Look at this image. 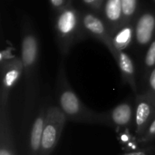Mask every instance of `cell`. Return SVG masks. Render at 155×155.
<instances>
[{
  "mask_svg": "<svg viewBox=\"0 0 155 155\" xmlns=\"http://www.w3.org/2000/svg\"><path fill=\"white\" fill-rule=\"evenodd\" d=\"M56 99L58 107L68 121L81 124H99V113L87 107L70 86L65 71L61 65L56 80Z\"/></svg>",
  "mask_w": 155,
  "mask_h": 155,
  "instance_id": "6da1fadb",
  "label": "cell"
},
{
  "mask_svg": "<svg viewBox=\"0 0 155 155\" xmlns=\"http://www.w3.org/2000/svg\"><path fill=\"white\" fill-rule=\"evenodd\" d=\"M21 50V60L25 77V107L26 113H31L36 95L35 81V73L38 56V43L36 38L32 35H25L22 41Z\"/></svg>",
  "mask_w": 155,
  "mask_h": 155,
  "instance_id": "7a4b0ae2",
  "label": "cell"
},
{
  "mask_svg": "<svg viewBox=\"0 0 155 155\" xmlns=\"http://www.w3.org/2000/svg\"><path fill=\"white\" fill-rule=\"evenodd\" d=\"M67 119L57 105H49L43 132L40 155H51L56 148Z\"/></svg>",
  "mask_w": 155,
  "mask_h": 155,
  "instance_id": "3957f363",
  "label": "cell"
},
{
  "mask_svg": "<svg viewBox=\"0 0 155 155\" xmlns=\"http://www.w3.org/2000/svg\"><path fill=\"white\" fill-rule=\"evenodd\" d=\"M134 124V104L130 101L123 102L113 109L99 113V124L114 129L117 134L128 131Z\"/></svg>",
  "mask_w": 155,
  "mask_h": 155,
  "instance_id": "277c9868",
  "label": "cell"
},
{
  "mask_svg": "<svg viewBox=\"0 0 155 155\" xmlns=\"http://www.w3.org/2000/svg\"><path fill=\"white\" fill-rule=\"evenodd\" d=\"M155 116V100L146 93L135 94L134 99V134L141 138Z\"/></svg>",
  "mask_w": 155,
  "mask_h": 155,
  "instance_id": "5b68a950",
  "label": "cell"
},
{
  "mask_svg": "<svg viewBox=\"0 0 155 155\" xmlns=\"http://www.w3.org/2000/svg\"><path fill=\"white\" fill-rule=\"evenodd\" d=\"M24 73L22 60L14 59L2 64V85L0 91V109L8 107L10 92Z\"/></svg>",
  "mask_w": 155,
  "mask_h": 155,
  "instance_id": "8992f818",
  "label": "cell"
},
{
  "mask_svg": "<svg viewBox=\"0 0 155 155\" xmlns=\"http://www.w3.org/2000/svg\"><path fill=\"white\" fill-rule=\"evenodd\" d=\"M46 105H42L39 110L30 131L29 143H28V152L29 155H40L41 143L43 138V132L45 128L46 114H47Z\"/></svg>",
  "mask_w": 155,
  "mask_h": 155,
  "instance_id": "52a82bcc",
  "label": "cell"
},
{
  "mask_svg": "<svg viewBox=\"0 0 155 155\" xmlns=\"http://www.w3.org/2000/svg\"><path fill=\"white\" fill-rule=\"evenodd\" d=\"M0 155H16L8 116V107L0 109Z\"/></svg>",
  "mask_w": 155,
  "mask_h": 155,
  "instance_id": "ba28073f",
  "label": "cell"
},
{
  "mask_svg": "<svg viewBox=\"0 0 155 155\" xmlns=\"http://www.w3.org/2000/svg\"><path fill=\"white\" fill-rule=\"evenodd\" d=\"M112 54H114L115 61L118 64V66L121 71L122 79L124 84H128L135 94H137V84L135 80V70L134 65L132 58L124 51H117L114 49L112 51Z\"/></svg>",
  "mask_w": 155,
  "mask_h": 155,
  "instance_id": "9c48e42d",
  "label": "cell"
},
{
  "mask_svg": "<svg viewBox=\"0 0 155 155\" xmlns=\"http://www.w3.org/2000/svg\"><path fill=\"white\" fill-rule=\"evenodd\" d=\"M78 25V15L74 9L66 8L58 16L56 21V30L63 38L71 37L76 30Z\"/></svg>",
  "mask_w": 155,
  "mask_h": 155,
  "instance_id": "30bf717a",
  "label": "cell"
},
{
  "mask_svg": "<svg viewBox=\"0 0 155 155\" xmlns=\"http://www.w3.org/2000/svg\"><path fill=\"white\" fill-rule=\"evenodd\" d=\"M155 29V16L151 13L143 14L138 20L135 27V36L139 45H148L153 35Z\"/></svg>",
  "mask_w": 155,
  "mask_h": 155,
  "instance_id": "8fae6325",
  "label": "cell"
},
{
  "mask_svg": "<svg viewBox=\"0 0 155 155\" xmlns=\"http://www.w3.org/2000/svg\"><path fill=\"white\" fill-rule=\"evenodd\" d=\"M83 23L86 30L89 31L91 34L94 35L95 36L99 37L101 40H103L104 44L109 47V49L113 47L111 41L105 38L106 30L104 25L97 16H95L93 14H86L83 18Z\"/></svg>",
  "mask_w": 155,
  "mask_h": 155,
  "instance_id": "7c38bea8",
  "label": "cell"
},
{
  "mask_svg": "<svg viewBox=\"0 0 155 155\" xmlns=\"http://www.w3.org/2000/svg\"><path fill=\"white\" fill-rule=\"evenodd\" d=\"M134 34V27L132 25H125L118 30L115 35L113 36L111 43L113 49L111 52L115 49L117 51H124L132 42Z\"/></svg>",
  "mask_w": 155,
  "mask_h": 155,
  "instance_id": "4fadbf2b",
  "label": "cell"
},
{
  "mask_svg": "<svg viewBox=\"0 0 155 155\" xmlns=\"http://www.w3.org/2000/svg\"><path fill=\"white\" fill-rule=\"evenodd\" d=\"M104 14L108 21L117 23L123 15V7L121 0H107L104 5Z\"/></svg>",
  "mask_w": 155,
  "mask_h": 155,
  "instance_id": "5bb4252c",
  "label": "cell"
},
{
  "mask_svg": "<svg viewBox=\"0 0 155 155\" xmlns=\"http://www.w3.org/2000/svg\"><path fill=\"white\" fill-rule=\"evenodd\" d=\"M155 140V116L153 120L152 121V123L150 124L149 127L147 128L146 132L144 133V134L137 139V143L138 144H140L143 147H146L148 144L152 143Z\"/></svg>",
  "mask_w": 155,
  "mask_h": 155,
  "instance_id": "9a60e30c",
  "label": "cell"
},
{
  "mask_svg": "<svg viewBox=\"0 0 155 155\" xmlns=\"http://www.w3.org/2000/svg\"><path fill=\"white\" fill-rule=\"evenodd\" d=\"M155 67V40L151 44L144 58V68L147 72H151Z\"/></svg>",
  "mask_w": 155,
  "mask_h": 155,
  "instance_id": "2e32d148",
  "label": "cell"
},
{
  "mask_svg": "<svg viewBox=\"0 0 155 155\" xmlns=\"http://www.w3.org/2000/svg\"><path fill=\"white\" fill-rule=\"evenodd\" d=\"M123 7V15L126 17L132 16L137 7V0H121Z\"/></svg>",
  "mask_w": 155,
  "mask_h": 155,
  "instance_id": "e0dca14e",
  "label": "cell"
},
{
  "mask_svg": "<svg viewBox=\"0 0 155 155\" xmlns=\"http://www.w3.org/2000/svg\"><path fill=\"white\" fill-rule=\"evenodd\" d=\"M143 92L155 100V67L148 74L147 87Z\"/></svg>",
  "mask_w": 155,
  "mask_h": 155,
  "instance_id": "ac0fdd59",
  "label": "cell"
},
{
  "mask_svg": "<svg viewBox=\"0 0 155 155\" xmlns=\"http://www.w3.org/2000/svg\"><path fill=\"white\" fill-rule=\"evenodd\" d=\"M121 155H155L154 146H146Z\"/></svg>",
  "mask_w": 155,
  "mask_h": 155,
  "instance_id": "d6986e66",
  "label": "cell"
},
{
  "mask_svg": "<svg viewBox=\"0 0 155 155\" xmlns=\"http://www.w3.org/2000/svg\"><path fill=\"white\" fill-rule=\"evenodd\" d=\"M128 131H124V132H122L120 134L119 141L122 143H124V144H126V143H129L130 142H132V136L130 135V134L128 133Z\"/></svg>",
  "mask_w": 155,
  "mask_h": 155,
  "instance_id": "ffe728a7",
  "label": "cell"
},
{
  "mask_svg": "<svg viewBox=\"0 0 155 155\" xmlns=\"http://www.w3.org/2000/svg\"><path fill=\"white\" fill-rule=\"evenodd\" d=\"M64 0H50V3L52 4L53 6L54 7H60L63 5Z\"/></svg>",
  "mask_w": 155,
  "mask_h": 155,
  "instance_id": "44dd1931",
  "label": "cell"
},
{
  "mask_svg": "<svg viewBox=\"0 0 155 155\" xmlns=\"http://www.w3.org/2000/svg\"><path fill=\"white\" fill-rule=\"evenodd\" d=\"M85 4L87 5H95L97 3L100 2V0H83Z\"/></svg>",
  "mask_w": 155,
  "mask_h": 155,
  "instance_id": "7402d4cb",
  "label": "cell"
}]
</instances>
